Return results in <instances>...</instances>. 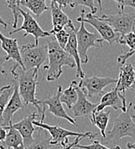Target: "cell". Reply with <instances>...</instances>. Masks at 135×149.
Returning a JSON list of instances; mask_svg holds the SVG:
<instances>
[{
	"mask_svg": "<svg viewBox=\"0 0 135 149\" xmlns=\"http://www.w3.org/2000/svg\"><path fill=\"white\" fill-rule=\"evenodd\" d=\"M131 89H132L133 91H134V92H135V84H134V85H132ZM134 110H135V105H134Z\"/></svg>",
	"mask_w": 135,
	"mask_h": 149,
	"instance_id": "cell-41",
	"label": "cell"
},
{
	"mask_svg": "<svg viewBox=\"0 0 135 149\" xmlns=\"http://www.w3.org/2000/svg\"><path fill=\"white\" fill-rule=\"evenodd\" d=\"M107 107H110L114 110L120 109L121 111H125L127 109L126 96L120 94L114 87L112 91L102 96L99 104H97V106L94 111H102Z\"/></svg>",
	"mask_w": 135,
	"mask_h": 149,
	"instance_id": "cell-12",
	"label": "cell"
},
{
	"mask_svg": "<svg viewBox=\"0 0 135 149\" xmlns=\"http://www.w3.org/2000/svg\"><path fill=\"white\" fill-rule=\"evenodd\" d=\"M75 148L80 149H121L120 146H115L114 148H109L107 146H105L104 144L101 143L99 141L94 140L92 139V143L90 145H80V144H77L75 145Z\"/></svg>",
	"mask_w": 135,
	"mask_h": 149,
	"instance_id": "cell-30",
	"label": "cell"
},
{
	"mask_svg": "<svg viewBox=\"0 0 135 149\" xmlns=\"http://www.w3.org/2000/svg\"><path fill=\"white\" fill-rule=\"evenodd\" d=\"M109 115H110L109 110V111H103V110L94 111L90 117L91 123L100 130L102 139L106 138V135H107L106 129H107L109 121Z\"/></svg>",
	"mask_w": 135,
	"mask_h": 149,
	"instance_id": "cell-22",
	"label": "cell"
},
{
	"mask_svg": "<svg viewBox=\"0 0 135 149\" xmlns=\"http://www.w3.org/2000/svg\"><path fill=\"white\" fill-rule=\"evenodd\" d=\"M21 57L25 70L38 68L40 70L42 65L47 60V46L26 44L20 47Z\"/></svg>",
	"mask_w": 135,
	"mask_h": 149,
	"instance_id": "cell-5",
	"label": "cell"
},
{
	"mask_svg": "<svg viewBox=\"0 0 135 149\" xmlns=\"http://www.w3.org/2000/svg\"><path fill=\"white\" fill-rule=\"evenodd\" d=\"M97 3H98V5L100 7V10H102V0H97Z\"/></svg>",
	"mask_w": 135,
	"mask_h": 149,
	"instance_id": "cell-38",
	"label": "cell"
},
{
	"mask_svg": "<svg viewBox=\"0 0 135 149\" xmlns=\"http://www.w3.org/2000/svg\"><path fill=\"white\" fill-rule=\"evenodd\" d=\"M117 83V79L110 77H99V76H91L84 77L78 81V87L84 90L87 97L90 98L94 97H99L102 95L103 89L109 85Z\"/></svg>",
	"mask_w": 135,
	"mask_h": 149,
	"instance_id": "cell-10",
	"label": "cell"
},
{
	"mask_svg": "<svg viewBox=\"0 0 135 149\" xmlns=\"http://www.w3.org/2000/svg\"><path fill=\"white\" fill-rule=\"evenodd\" d=\"M21 1H22V0H17V4H18V6H19V7H20V3H21Z\"/></svg>",
	"mask_w": 135,
	"mask_h": 149,
	"instance_id": "cell-42",
	"label": "cell"
},
{
	"mask_svg": "<svg viewBox=\"0 0 135 149\" xmlns=\"http://www.w3.org/2000/svg\"><path fill=\"white\" fill-rule=\"evenodd\" d=\"M133 103H130L127 109L114 119V126L111 130L109 131L104 142L106 144H116L124 137H132L135 139V123L131 117V109Z\"/></svg>",
	"mask_w": 135,
	"mask_h": 149,
	"instance_id": "cell-3",
	"label": "cell"
},
{
	"mask_svg": "<svg viewBox=\"0 0 135 149\" xmlns=\"http://www.w3.org/2000/svg\"><path fill=\"white\" fill-rule=\"evenodd\" d=\"M0 42L2 49L6 53V61L10 60H14L17 62V64L19 65V66H21L23 70H25L17 40L15 38L6 37L0 31Z\"/></svg>",
	"mask_w": 135,
	"mask_h": 149,
	"instance_id": "cell-15",
	"label": "cell"
},
{
	"mask_svg": "<svg viewBox=\"0 0 135 149\" xmlns=\"http://www.w3.org/2000/svg\"><path fill=\"white\" fill-rule=\"evenodd\" d=\"M21 5L28 9L36 17H41L50 9L46 3V0H22L20 3Z\"/></svg>",
	"mask_w": 135,
	"mask_h": 149,
	"instance_id": "cell-25",
	"label": "cell"
},
{
	"mask_svg": "<svg viewBox=\"0 0 135 149\" xmlns=\"http://www.w3.org/2000/svg\"><path fill=\"white\" fill-rule=\"evenodd\" d=\"M78 85V81L72 80L70 86L66 90H63L61 96H60V101L62 104H65L70 110H71L72 107L78 101V91H77V85Z\"/></svg>",
	"mask_w": 135,
	"mask_h": 149,
	"instance_id": "cell-24",
	"label": "cell"
},
{
	"mask_svg": "<svg viewBox=\"0 0 135 149\" xmlns=\"http://www.w3.org/2000/svg\"><path fill=\"white\" fill-rule=\"evenodd\" d=\"M61 8H65V7H67L68 5L71 4V2L70 0H54Z\"/></svg>",
	"mask_w": 135,
	"mask_h": 149,
	"instance_id": "cell-35",
	"label": "cell"
},
{
	"mask_svg": "<svg viewBox=\"0 0 135 149\" xmlns=\"http://www.w3.org/2000/svg\"><path fill=\"white\" fill-rule=\"evenodd\" d=\"M77 91H78V101L72 107L71 111L73 113L74 117L78 116H91L93 111L97 106V104L90 103L87 99V94L84 90L78 87L77 85Z\"/></svg>",
	"mask_w": 135,
	"mask_h": 149,
	"instance_id": "cell-17",
	"label": "cell"
},
{
	"mask_svg": "<svg viewBox=\"0 0 135 149\" xmlns=\"http://www.w3.org/2000/svg\"><path fill=\"white\" fill-rule=\"evenodd\" d=\"M0 145H1V142H0Z\"/></svg>",
	"mask_w": 135,
	"mask_h": 149,
	"instance_id": "cell-45",
	"label": "cell"
},
{
	"mask_svg": "<svg viewBox=\"0 0 135 149\" xmlns=\"http://www.w3.org/2000/svg\"><path fill=\"white\" fill-rule=\"evenodd\" d=\"M134 84H135V70L133 65L125 63L120 65L115 88L120 94L126 96V91L131 89Z\"/></svg>",
	"mask_w": 135,
	"mask_h": 149,
	"instance_id": "cell-16",
	"label": "cell"
},
{
	"mask_svg": "<svg viewBox=\"0 0 135 149\" xmlns=\"http://www.w3.org/2000/svg\"><path fill=\"white\" fill-rule=\"evenodd\" d=\"M78 49L82 64H86L89 61L88 50L90 47H102L103 39L100 37L96 32H89L84 22H80V27L76 32Z\"/></svg>",
	"mask_w": 135,
	"mask_h": 149,
	"instance_id": "cell-4",
	"label": "cell"
},
{
	"mask_svg": "<svg viewBox=\"0 0 135 149\" xmlns=\"http://www.w3.org/2000/svg\"><path fill=\"white\" fill-rule=\"evenodd\" d=\"M0 25H2V26L3 27V29H7V27H8V23L3 19V17H2L1 16H0Z\"/></svg>",
	"mask_w": 135,
	"mask_h": 149,
	"instance_id": "cell-36",
	"label": "cell"
},
{
	"mask_svg": "<svg viewBox=\"0 0 135 149\" xmlns=\"http://www.w3.org/2000/svg\"><path fill=\"white\" fill-rule=\"evenodd\" d=\"M127 149H135V143H131L128 142L127 144Z\"/></svg>",
	"mask_w": 135,
	"mask_h": 149,
	"instance_id": "cell-37",
	"label": "cell"
},
{
	"mask_svg": "<svg viewBox=\"0 0 135 149\" xmlns=\"http://www.w3.org/2000/svg\"><path fill=\"white\" fill-rule=\"evenodd\" d=\"M75 29V27L71 22H70L68 25H66L65 27V29H61V30H59V31H56V32H53V35L54 36L55 39L57 40V42L59 43V45L63 48L65 49L66 47V44H67L68 41H69V38H70V35H71V31Z\"/></svg>",
	"mask_w": 135,
	"mask_h": 149,
	"instance_id": "cell-27",
	"label": "cell"
},
{
	"mask_svg": "<svg viewBox=\"0 0 135 149\" xmlns=\"http://www.w3.org/2000/svg\"><path fill=\"white\" fill-rule=\"evenodd\" d=\"M13 93L6 105V108L4 109L3 115V123L1 125L3 126H8L10 123L12 122V117L14 114L18 111L19 109H23L24 108V104L23 99L19 93V88H18V83L17 79H13Z\"/></svg>",
	"mask_w": 135,
	"mask_h": 149,
	"instance_id": "cell-13",
	"label": "cell"
},
{
	"mask_svg": "<svg viewBox=\"0 0 135 149\" xmlns=\"http://www.w3.org/2000/svg\"><path fill=\"white\" fill-rule=\"evenodd\" d=\"M79 5L90 8V12L94 15L97 12V8L95 6V0H71L70 7L75 8Z\"/></svg>",
	"mask_w": 135,
	"mask_h": 149,
	"instance_id": "cell-29",
	"label": "cell"
},
{
	"mask_svg": "<svg viewBox=\"0 0 135 149\" xmlns=\"http://www.w3.org/2000/svg\"><path fill=\"white\" fill-rule=\"evenodd\" d=\"M130 115H131V117H132V120L134 121V123H135V115H134V114H133L132 112L130 113Z\"/></svg>",
	"mask_w": 135,
	"mask_h": 149,
	"instance_id": "cell-39",
	"label": "cell"
},
{
	"mask_svg": "<svg viewBox=\"0 0 135 149\" xmlns=\"http://www.w3.org/2000/svg\"><path fill=\"white\" fill-rule=\"evenodd\" d=\"M53 146L51 144V136L48 135V132L44 128L38 127L35 138L25 149H50Z\"/></svg>",
	"mask_w": 135,
	"mask_h": 149,
	"instance_id": "cell-23",
	"label": "cell"
},
{
	"mask_svg": "<svg viewBox=\"0 0 135 149\" xmlns=\"http://www.w3.org/2000/svg\"><path fill=\"white\" fill-rule=\"evenodd\" d=\"M0 149H10V148H7V147L3 146V145L2 144V142H1V145H0Z\"/></svg>",
	"mask_w": 135,
	"mask_h": 149,
	"instance_id": "cell-40",
	"label": "cell"
},
{
	"mask_svg": "<svg viewBox=\"0 0 135 149\" xmlns=\"http://www.w3.org/2000/svg\"><path fill=\"white\" fill-rule=\"evenodd\" d=\"M70 149H80V148H75V147H72L71 148H70Z\"/></svg>",
	"mask_w": 135,
	"mask_h": 149,
	"instance_id": "cell-43",
	"label": "cell"
},
{
	"mask_svg": "<svg viewBox=\"0 0 135 149\" xmlns=\"http://www.w3.org/2000/svg\"><path fill=\"white\" fill-rule=\"evenodd\" d=\"M8 7L11 10L13 17H14V22H12V28L15 29L17 28V22L18 19L20 17V13H19V6L17 4V0H5Z\"/></svg>",
	"mask_w": 135,
	"mask_h": 149,
	"instance_id": "cell-28",
	"label": "cell"
},
{
	"mask_svg": "<svg viewBox=\"0 0 135 149\" xmlns=\"http://www.w3.org/2000/svg\"><path fill=\"white\" fill-rule=\"evenodd\" d=\"M77 22H84V23L91 25L97 31L100 36L103 39V41H106L110 45L115 42H119L120 35L117 33L109 23L98 19L96 16H95L91 12L86 13L84 10H82L80 16L77 18Z\"/></svg>",
	"mask_w": 135,
	"mask_h": 149,
	"instance_id": "cell-6",
	"label": "cell"
},
{
	"mask_svg": "<svg viewBox=\"0 0 135 149\" xmlns=\"http://www.w3.org/2000/svg\"><path fill=\"white\" fill-rule=\"evenodd\" d=\"M114 2L117 3L118 8L121 12H123L127 6L135 9V0H114Z\"/></svg>",
	"mask_w": 135,
	"mask_h": 149,
	"instance_id": "cell-31",
	"label": "cell"
},
{
	"mask_svg": "<svg viewBox=\"0 0 135 149\" xmlns=\"http://www.w3.org/2000/svg\"><path fill=\"white\" fill-rule=\"evenodd\" d=\"M37 117H39V114L34 112L30 114L29 116H28L27 117L19 121L18 123H12L13 128H16L21 134L25 148L30 145L34 141L33 134L35 130V125H34V121L36 120Z\"/></svg>",
	"mask_w": 135,
	"mask_h": 149,
	"instance_id": "cell-14",
	"label": "cell"
},
{
	"mask_svg": "<svg viewBox=\"0 0 135 149\" xmlns=\"http://www.w3.org/2000/svg\"><path fill=\"white\" fill-rule=\"evenodd\" d=\"M76 29L71 31V35H70V38L68 41L66 47L65 48V50L70 55H71V57L74 59L75 62H76V69H77V77L79 79H82L85 77L84 72L81 67V60L79 57V54H78V42H77V36H76Z\"/></svg>",
	"mask_w": 135,
	"mask_h": 149,
	"instance_id": "cell-19",
	"label": "cell"
},
{
	"mask_svg": "<svg viewBox=\"0 0 135 149\" xmlns=\"http://www.w3.org/2000/svg\"><path fill=\"white\" fill-rule=\"evenodd\" d=\"M8 127V133L4 141L2 144L10 149H25L23 139L21 134L12 126V122L10 123Z\"/></svg>",
	"mask_w": 135,
	"mask_h": 149,
	"instance_id": "cell-21",
	"label": "cell"
},
{
	"mask_svg": "<svg viewBox=\"0 0 135 149\" xmlns=\"http://www.w3.org/2000/svg\"><path fill=\"white\" fill-rule=\"evenodd\" d=\"M49 8L51 10L52 23H53V29L50 31L51 34L65 29L66 25L71 22V20L68 17L67 15L62 10V8L54 0L50 1Z\"/></svg>",
	"mask_w": 135,
	"mask_h": 149,
	"instance_id": "cell-18",
	"label": "cell"
},
{
	"mask_svg": "<svg viewBox=\"0 0 135 149\" xmlns=\"http://www.w3.org/2000/svg\"><path fill=\"white\" fill-rule=\"evenodd\" d=\"M13 93V85H4L0 89V123H3V115L6 105Z\"/></svg>",
	"mask_w": 135,
	"mask_h": 149,
	"instance_id": "cell-26",
	"label": "cell"
},
{
	"mask_svg": "<svg viewBox=\"0 0 135 149\" xmlns=\"http://www.w3.org/2000/svg\"><path fill=\"white\" fill-rule=\"evenodd\" d=\"M96 17L109 23L120 36L130 33L135 29V12H120L114 15H102Z\"/></svg>",
	"mask_w": 135,
	"mask_h": 149,
	"instance_id": "cell-9",
	"label": "cell"
},
{
	"mask_svg": "<svg viewBox=\"0 0 135 149\" xmlns=\"http://www.w3.org/2000/svg\"><path fill=\"white\" fill-rule=\"evenodd\" d=\"M34 125L39 128H42L46 129L48 134L51 136V144L53 146H65L67 143H69L68 141V137L71 136H74V137H78V136H85L88 137L90 139L95 138V135L91 134V132H85V133H78V132H74L71 130H68L66 128L57 126V125H49L47 123H45L44 122H41V121H37L35 120L34 121Z\"/></svg>",
	"mask_w": 135,
	"mask_h": 149,
	"instance_id": "cell-7",
	"label": "cell"
},
{
	"mask_svg": "<svg viewBox=\"0 0 135 149\" xmlns=\"http://www.w3.org/2000/svg\"><path fill=\"white\" fill-rule=\"evenodd\" d=\"M39 69L34 68L30 70H23L19 65H15L11 67V74L13 79L18 83L19 93L23 99L24 105L32 104L38 110L41 122L45 120V112L40 107L41 100L36 97V86L38 85Z\"/></svg>",
	"mask_w": 135,
	"mask_h": 149,
	"instance_id": "cell-1",
	"label": "cell"
},
{
	"mask_svg": "<svg viewBox=\"0 0 135 149\" xmlns=\"http://www.w3.org/2000/svg\"><path fill=\"white\" fill-rule=\"evenodd\" d=\"M19 13L23 17V22L21 27L17 28L10 32V35L16 34L19 31L23 30L25 33L23 35V37H26L28 36H32L35 38V44H39V39L40 38H45L49 37L52 34L50 31H45L42 29V27L39 25L36 19L28 12L23 10L19 7Z\"/></svg>",
	"mask_w": 135,
	"mask_h": 149,
	"instance_id": "cell-8",
	"label": "cell"
},
{
	"mask_svg": "<svg viewBox=\"0 0 135 149\" xmlns=\"http://www.w3.org/2000/svg\"><path fill=\"white\" fill-rule=\"evenodd\" d=\"M62 91H63V87L61 85H58L56 92L53 95L41 100V104L47 107L48 112L53 114L55 117L65 119L72 125H77L75 119L70 116L62 106V103L60 101V96Z\"/></svg>",
	"mask_w": 135,
	"mask_h": 149,
	"instance_id": "cell-11",
	"label": "cell"
},
{
	"mask_svg": "<svg viewBox=\"0 0 135 149\" xmlns=\"http://www.w3.org/2000/svg\"><path fill=\"white\" fill-rule=\"evenodd\" d=\"M120 44H123V45H127L130 50L123 54H120L117 57V62L119 63L120 65H122L126 63V61L132 57L135 54V29L131 31L130 33H127L126 35L120 36V38L119 40Z\"/></svg>",
	"mask_w": 135,
	"mask_h": 149,
	"instance_id": "cell-20",
	"label": "cell"
},
{
	"mask_svg": "<svg viewBox=\"0 0 135 149\" xmlns=\"http://www.w3.org/2000/svg\"><path fill=\"white\" fill-rule=\"evenodd\" d=\"M60 149H65V148H64V147H62V148H61Z\"/></svg>",
	"mask_w": 135,
	"mask_h": 149,
	"instance_id": "cell-44",
	"label": "cell"
},
{
	"mask_svg": "<svg viewBox=\"0 0 135 149\" xmlns=\"http://www.w3.org/2000/svg\"><path fill=\"white\" fill-rule=\"evenodd\" d=\"M7 133H8V127L0 125V142L4 141Z\"/></svg>",
	"mask_w": 135,
	"mask_h": 149,
	"instance_id": "cell-34",
	"label": "cell"
},
{
	"mask_svg": "<svg viewBox=\"0 0 135 149\" xmlns=\"http://www.w3.org/2000/svg\"><path fill=\"white\" fill-rule=\"evenodd\" d=\"M6 62V55H3L0 53V73L6 74V71L4 69V63Z\"/></svg>",
	"mask_w": 135,
	"mask_h": 149,
	"instance_id": "cell-33",
	"label": "cell"
},
{
	"mask_svg": "<svg viewBox=\"0 0 135 149\" xmlns=\"http://www.w3.org/2000/svg\"><path fill=\"white\" fill-rule=\"evenodd\" d=\"M84 138H86L85 136H78L77 138H76V140L73 141V142H71V143H67L66 145H65V146H63L65 149H70L72 147H75V145H77V144H78L83 139H84Z\"/></svg>",
	"mask_w": 135,
	"mask_h": 149,
	"instance_id": "cell-32",
	"label": "cell"
},
{
	"mask_svg": "<svg viewBox=\"0 0 135 149\" xmlns=\"http://www.w3.org/2000/svg\"><path fill=\"white\" fill-rule=\"evenodd\" d=\"M46 46L48 64L44 66V69L46 70V80L52 82L57 80L61 76L64 65L75 68L76 62L71 55L59 45L53 34L49 36Z\"/></svg>",
	"mask_w": 135,
	"mask_h": 149,
	"instance_id": "cell-2",
	"label": "cell"
}]
</instances>
